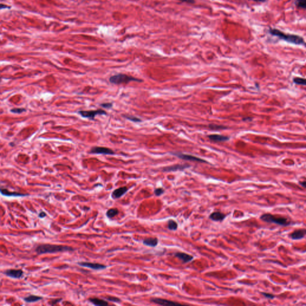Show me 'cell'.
<instances>
[{
	"label": "cell",
	"mask_w": 306,
	"mask_h": 306,
	"mask_svg": "<svg viewBox=\"0 0 306 306\" xmlns=\"http://www.w3.org/2000/svg\"><path fill=\"white\" fill-rule=\"evenodd\" d=\"M269 33L273 36H277L288 43L295 45H305L306 43L302 36L294 34H286L276 28H270Z\"/></svg>",
	"instance_id": "obj_1"
},
{
	"label": "cell",
	"mask_w": 306,
	"mask_h": 306,
	"mask_svg": "<svg viewBox=\"0 0 306 306\" xmlns=\"http://www.w3.org/2000/svg\"><path fill=\"white\" fill-rule=\"evenodd\" d=\"M74 250V249L68 246L51 244H39L37 246L36 248H35V252L38 254L72 251Z\"/></svg>",
	"instance_id": "obj_2"
},
{
	"label": "cell",
	"mask_w": 306,
	"mask_h": 306,
	"mask_svg": "<svg viewBox=\"0 0 306 306\" xmlns=\"http://www.w3.org/2000/svg\"><path fill=\"white\" fill-rule=\"evenodd\" d=\"M109 80L111 83L114 84H127L131 81H142V80L138 78L124 74H118L117 75H112L109 78Z\"/></svg>",
	"instance_id": "obj_3"
},
{
	"label": "cell",
	"mask_w": 306,
	"mask_h": 306,
	"mask_svg": "<svg viewBox=\"0 0 306 306\" xmlns=\"http://www.w3.org/2000/svg\"><path fill=\"white\" fill-rule=\"evenodd\" d=\"M261 219L267 222L274 223L280 226H289L291 222L286 218L282 216H276L270 213H265L261 215Z\"/></svg>",
	"instance_id": "obj_4"
},
{
	"label": "cell",
	"mask_w": 306,
	"mask_h": 306,
	"mask_svg": "<svg viewBox=\"0 0 306 306\" xmlns=\"http://www.w3.org/2000/svg\"><path fill=\"white\" fill-rule=\"evenodd\" d=\"M78 112L83 117L90 120H94L95 116L97 115H106V111L101 109L91 111H79Z\"/></svg>",
	"instance_id": "obj_5"
},
{
	"label": "cell",
	"mask_w": 306,
	"mask_h": 306,
	"mask_svg": "<svg viewBox=\"0 0 306 306\" xmlns=\"http://www.w3.org/2000/svg\"><path fill=\"white\" fill-rule=\"evenodd\" d=\"M172 154L178 158H180L181 159L186 160H190V161H193V162H197L200 163H207L206 161H205L203 159H202L200 158L193 156L189 154H185L181 153H172Z\"/></svg>",
	"instance_id": "obj_6"
},
{
	"label": "cell",
	"mask_w": 306,
	"mask_h": 306,
	"mask_svg": "<svg viewBox=\"0 0 306 306\" xmlns=\"http://www.w3.org/2000/svg\"><path fill=\"white\" fill-rule=\"evenodd\" d=\"M90 153L96 154H105V155H113L114 152L112 150L102 147H94L90 150Z\"/></svg>",
	"instance_id": "obj_7"
},
{
	"label": "cell",
	"mask_w": 306,
	"mask_h": 306,
	"mask_svg": "<svg viewBox=\"0 0 306 306\" xmlns=\"http://www.w3.org/2000/svg\"><path fill=\"white\" fill-rule=\"evenodd\" d=\"M78 264L82 267H88L90 269H92L93 270H103L106 269V266L103 264H98V263H88V262H80L78 263Z\"/></svg>",
	"instance_id": "obj_8"
},
{
	"label": "cell",
	"mask_w": 306,
	"mask_h": 306,
	"mask_svg": "<svg viewBox=\"0 0 306 306\" xmlns=\"http://www.w3.org/2000/svg\"><path fill=\"white\" fill-rule=\"evenodd\" d=\"M4 274L5 275H7V276H9L12 278L19 279L23 276L24 272L22 270H20V269H17V270L9 269V270H7L6 271H5Z\"/></svg>",
	"instance_id": "obj_9"
},
{
	"label": "cell",
	"mask_w": 306,
	"mask_h": 306,
	"mask_svg": "<svg viewBox=\"0 0 306 306\" xmlns=\"http://www.w3.org/2000/svg\"><path fill=\"white\" fill-rule=\"evenodd\" d=\"M128 188L126 187L117 188L112 192L111 196H112V199H117L120 198L128 191Z\"/></svg>",
	"instance_id": "obj_10"
},
{
	"label": "cell",
	"mask_w": 306,
	"mask_h": 306,
	"mask_svg": "<svg viewBox=\"0 0 306 306\" xmlns=\"http://www.w3.org/2000/svg\"><path fill=\"white\" fill-rule=\"evenodd\" d=\"M151 301L153 303H154L156 304H160V305H165V306L179 305V304H178V303H175V302H173L171 301H169L167 300L162 299V298H153L151 300Z\"/></svg>",
	"instance_id": "obj_11"
},
{
	"label": "cell",
	"mask_w": 306,
	"mask_h": 306,
	"mask_svg": "<svg viewBox=\"0 0 306 306\" xmlns=\"http://www.w3.org/2000/svg\"><path fill=\"white\" fill-rule=\"evenodd\" d=\"M306 235V230H297L290 234L291 238L293 240H298L304 238Z\"/></svg>",
	"instance_id": "obj_12"
},
{
	"label": "cell",
	"mask_w": 306,
	"mask_h": 306,
	"mask_svg": "<svg viewBox=\"0 0 306 306\" xmlns=\"http://www.w3.org/2000/svg\"><path fill=\"white\" fill-rule=\"evenodd\" d=\"M190 166L188 165H173L172 166H168L164 168L163 170L164 172H173L176 170H184L186 168H189Z\"/></svg>",
	"instance_id": "obj_13"
},
{
	"label": "cell",
	"mask_w": 306,
	"mask_h": 306,
	"mask_svg": "<svg viewBox=\"0 0 306 306\" xmlns=\"http://www.w3.org/2000/svg\"><path fill=\"white\" fill-rule=\"evenodd\" d=\"M175 255V257H178L179 259L182 260V261L184 263H187L188 262H190L191 260H193V256L187 254L185 253L178 252V253H176Z\"/></svg>",
	"instance_id": "obj_14"
},
{
	"label": "cell",
	"mask_w": 306,
	"mask_h": 306,
	"mask_svg": "<svg viewBox=\"0 0 306 306\" xmlns=\"http://www.w3.org/2000/svg\"><path fill=\"white\" fill-rule=\"evenodd\" d=\"M210 219L215 221H221L226 218V215L221 212H213L210 214Z\"/></svg>",
	"instance_id": "obj_15"
},
{
	"label": "cell",
	"mask_w": 306,
	"mask_h": 306,
	"mask_svg": "<svg viewBox=\"0 0 306 306\" xmlns=\"http://www.w3.org/2000/svg\"><path fill=\"white\" fill-rule=\"evenodd\" d=\"M208 137L215 142H224L229 139V137L220 135H210L208 136Z\"/></svg>",
	"instance_id": "obj_16"
},
{
	"label": "cell",
	"mask_w": 306,
	"mask_h": 306,
	"mask_svg": "<svg viewBox=\"0 0 306 306\" xmlns=\"http://www.w3.org/2000/svg\"><path fill=\"white\" fill-rule=\"evenodd\" d=\"M1 194L4 195V196H14V197H17V196L22 197V196H25L27 195V194H22V193H17V192H11V191H8L6 189H1Z\"/></svg>",
	"instance_id": "obj_17"
},
{
	"label": "cell",
	"mask_w": 306,
	"mask_h": 306,
	"mask_svg": "<svg viewBox=\"0 0 306 306\" xmlns=\"http://www.w3.org/2000/svg\"><path fill=\"white\" fill-rule=\"evenodd\" d=\"M89 301L90 303H92V304H93L94 305H96V306H107L108 304L107 301L101 300V299L97 298H90Z\"/></svg>",
	"instance_id": "obj_18"
},
{
	"label": "cell",
	"mask_w": 306,
	"mask_h": 306,
	"mask_svg": "<svg viewBox=\"0 0 306 306\" xmlns=\"http://www.w3.org/2000/svg\"><path fill=\"white\" fill-rule=\"evenodd\" d=\"M158 240L157 238H147V239H145L144 240L143 243L144 244L147 245V246H151V247H154L156 246H157V244H158Z\"/></svg>",
	"instance_id": "obj_19"
},
{
	"label": "cell",
	"mask_w": 306,
	"mask_h": 306,
	"mask_svg": "<svg viewBox=\"0 0 306 306\" xmlns=\"http://www.w3.org/2000/svg\"><path fill=\"white\" fill-rule=\"evenodd\" d=\"M43 298L40 296H36V295H29L27 297H25L24 298V300L25 302L27 303H34V302H36V301H38L39 300H42Z\"/></svg>",
	"instance_id": "obj_20"
},
{
	"label": "cell",
	"mask_w": 306,
	"mask_h": 306,
	"mask_svg": "<svg viewBox=\"0 0 306 306\" xmlns=\"http://www.w3.org/2000/svg\"><path fill=\"white\" fill-rule=\"evenodd\" d=\"M118 213H119V211L117 209L112 208V209H109L106 212V216L109 218H112L114 217L115 216H116L117 215H118Z\"/></svg>",
	"instance_id": "obj_21"
},
{
	"label": "cell",
	"mask_w": 306,
	"mask_h": 306,
	"mask_svg": "<svg viewBox=\"0 0 306 306\" xmlns=\"http://www.w3.org/2000/svg\"><path fill=\"white\" fill-rule=\"evenodd\" d=\"M295 5L298 8L306 10V0H295Z\"/></svg>",
	"instance_id": "obj_22"
},
{
	"label": "cell",
	"mask_w": 306,
	"mask_h": 306,
	"mask_svg": "<svg viewBox=\"0 0 306 306\" xmlns=\"http://www.w3.org/2000/svg\"><path fill=\"white\" fill-rule=\"evenodd\" d=\"M293 81L296 84L306 86V78H300V77H295L293 79Z\"/></svg>",
	"instance_id": "obj_23"
},
{
	"label": "cell",
	"mask_w": 306,
	"mask_h": 306,
	"mask_svg": "<svg viewBox=\"0 0 306 306\" xmlns=\"http://www.w3.org/2000/svg\"><path fill=\"white\" fill-rule=\"evenodd\" d=\"M168 228L171 230H175L178 228V224L175 221L170 220L168 222Z\"/></svg>",
	"instance_id": "obj_24"
},
{
	"label": "cell",
	"mask_w": 306,
	"mask_h": 306,
	"mask_svg": "<svg viewBox=\"0 0 306 306\" xmlns=\"http://www.w3.org/2000/svg\"><path fill=\"white\" fill-rule=\"evenodd\" d=\"M24 111H26V109L23 108H13L11 109V112L15 113V114H21Z\"/></svg>",
	"instance_id": "obj_25"
},
{
	"label": "cell",
	"mask_w": 306,
	"mask_h": 306,
	"mask_svg": "<svg viewBox=\"0 0 306 306\" xmlns=\"http://www.w3.org/2000/svg\"><path fill=\"white\" fill-rule=\"evenodd\" d=\"M106 299L109 301L115 302V303H120L121 301L120 299H119L118 298L115 297H108L106 298Z\"/></svg>",
	"instance_id": "obj_26"
},
{
	"label": "cell",
	"mask_w": 306,
	"mask_h": 306,
	"mask_svg": "<svg viewBox=\"0 0 306 306\" xmlns=\"http://www.w3.org/2000/svg\"><path fill=\"white\" fill-rule=\"evenodd\" d=\"M125 117L131 121H134V122H140L141 121V120L135 117H133V116H130V115H125Z\"/></svg>",
	"instance_id": "obj_27"
},
{
	"label": "cell",
	"mask_w": 306,
	"mask_h": 306,
	"mask_svg": "<svg viewBox=\"0 0 306 306\" xmlns=\"http://www.w3.org/2000/svg\"><path fill=\"white\" fill-rule=\"evenodd\" d=\"M209 128L212 129H226L227 128L223 126H219V125H210L209 126Z\"/></svg>",
	"instance_id": "obj_28"
},
{
	"label": "cell",
	"mask_w": 306,
	"mask_h": 306,
	"mask_svg": "<svg viewBox=\"0 0 306 306\" xmlns=\"http://www.w3.org/2000/svg\"><path fill=\"white\" fill-rule=\"evenodd\" d=\"M155 194L157 196H161L162 194H163L164 193H165V190L162 188H157L155 191Z\"/></svg>",
	"instance_id": "obj_29"
},
{
	"label": "cell",
	"mask_w": 306,
	"mask_h": 306,
	"mask_svg": "<svg viewBox=\"0 0 306 306\" xmlns=\"http://www.w3.org/2000/svg\"><path fill=\"white\" fill-rule=\"evenodd\" d=\"M101 106L105 108H111L112 106V103H103L101 104Z\"/></svg>",
	"instance_id": "obj_30"
},
{
	"label": "cell",
	"mask_w": 306,
	"mask_h": 306,
	"mask_svg": "<svg viewBox=\"0 0 306 306\" xmlns=\"http://www.w3.org/2000/svg\"><path fill=\"white\" fill-rule=\"evenodd\" d=\"M263 295H264L266 297L268 298H270V299H273L274 298V295H273L272 294H268V293H265V292H263L262 293Z\"/></svg>",
	"instance_id": "obj_31"
},
{
	"label": "cell",
	"mask_w": 306,
	"mask_h": 306,
	"mask_svg": "<svg viewBox=\"0 0 306 306\" xmlns=\"http://www.w3.org/2000/svg\"><path fill=\"white\" fill-rule=\"evenodd\" d=\"M182 2H185L188 4H194L195 3V0H178Z\"/></svg>",
	"instance_id": "obj_32"
},
{
	"label": "cell",
	"mask_w": 306,
	"mask_h": 306,
	"mask_svg": "<svg viewBox=\"0 0 306 306\" xmlns=\"http://www.w3.org/2000/svg\"><path fill=\"white\" fill-rule=\"evenodd\" d=\"M38 216H39V218H44V217H45V216H46V213H45V212H40V213H39Z\"/></svg>",
	"instance_id": "obj_33"
},
{
	"label": "cell",
	"mask_w": 306,
	"mask_h": 306,
	"mask_svg": "<svg viewBox=\"0 0 306 306\" xmlns=\"http://www.w3.org/2000/svg\"><path fill=\"white\" fill-rule=\"evenodd\" d=\"M300 184L301 186H303V187L306 188V181H302V182H300Z\"/></svg>",
	"instance_id": "obj_34"
},
{
	"label": "cell",
	"mask_w": 306,
	"mask_h": 306,
	"mask_svg": "<svg viewBox=\"0 0 306 306\" xmlns=\"http://www.w3.org/2000/svg\"><path fill=\"white\" fill-rule=\"evenodd\" d=\"M252 1H256V2H266V1H267V0H252Z\"/></svg>",
	"instance_id": "obj_35"
},
{
	"label": "cell",
	"mask_w": 306,
	"mask_h": 306,
	"mask_svg": "<svg viewBox=\"0 0 306 306\" xmlns=\"http://www.w3.org/2000/svg\"><path fill=\"white\" fill-rule=\"evenodd\" d=\"M1 9H2V8H3V7H6V8H9L8 7H7V6H6V5H5V6H3V4H1Z\"/></svg>",
	"instance_id": "obj_36"
}]
</instances>
